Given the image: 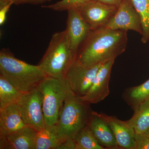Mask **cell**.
Wrapping results in <instances>:
<instances>
[{
    "mask_svg": "<svg viewBox=\"0 0 149 149\" xmlns=\"http://www.w3.org/2000/svg\"><path fill=\"white\" fill-rule=\"evenodd\" d=\"M77 56L70 45L64 30L52 35L45 53L38 65L47 76L64 80Z\"/></svg>",
    "mask_w": 149,
    "mask_h": 149,
    "instance_id": "3957f363",
    "label": "cell"
},
{
    "mask_svg": "<svg viewBox=\"0 0 149 149\" xmlns=\"http://www.w3.org/2000/svg\"><path fill=\"white\" fill-rule=\"evenodd\" d=\"M122 97L134 111L149 100V79L142 85L127 88L123 93Z\"/></svg>",
    "mask_w": 149,
    "mask_h": 149,
    "instance_id": "e0dca14e",
    "label": "cell"
},
{
    "mask_svg": "<svg viewBox=\"0 0 149 149\" xmlns=\"http://www.w3.org/2000/svg\"><path fill=\"white\" fill-rule=\"evenodd\" d=\"M93 0H61L49 5H42L43 8H47L54 11L61 12L72 8H77Z\"/></svg>",
    "mask_w": 149,
    "mask_h": 149,
    "instance_id": "7402d4cb",
    "label": "cell"
},
{
    "mask_svg": "<svg viewBox=\"0 0 149 149\" xmlns=\"http://www.w3.org/2000/svg\"><path fill=\"white\" fill-rule=\"evenodd\" d=\"M76 149H104L100 145L89 126L79 132L74 139Z\"/></svg>",
    "mask_w": 149,
    "mask_h": 149,
    "instance_id": "ffe728a7",
    "label": "cell"
},
{
    "mask_svg": "<svg viewBox=\"0 0 149 149\" xmlns=\"http://www.w3.org/2000/svg\"><path fill=\"white\" fill-rule=\"evenodd\" d=\"M64 140L59 136L56 125H46L43 129L37 131L35 149H58Z\"/></svg>",
    "mask_w": 149,
    "mask_h": 149,
    "instance_id": "2e32d148",
    "label": "cell"
},
{
    "mask_svg": "<svg viewBox=\"0 0 149 149\" xmlns=\"http://www.w3.org/2000/svg\"><path fill=\"white\" fill-rule=\"evenodd\" d=\"M117 8L93 0L77 8L92 30H94L106 27Z\"/></svg>",
    "mask_w": 149,
    "mask_h": 149,
    "instance_id": "9c48e42d",
    "label": "cell"
},
{
    "mask_svg": "<svg viewBox=\"0 0 149 149\" xmlns=\"http://www.w3.org/2000/svg\"><path fill=\"white\" fill-rule=\"evenodd\" d=\"M91 104L69 91L56 124L62 139L74 140L79 132L88 126L93 111Z\"/></svg>",
    "mask_w": 149,
    "mask_h": 149,
    "instance_id": "277c9868",
    "label": "cell"
},
{
    "mask_svg": "<svg viewBox=\"0 0 149 149\" xmlns=\"http://www.w3.org/2000/svg\"><path fill=\"white\" fill-rule=\"evenodd\" d=\"M96 115L108 124L112 130L120 149H135V132L126 122L116 117L95 111Z\"/></svg>",
    "mask_w": 149,
    "mask_h": 149,
    "instance_id": "7c38bea8",
    "label": "cell"
},
{
    "mask_svg": "<svg viewBox=\"0 0 149 149\" xmlns=\"http://www.w3.org/2000/svg\"><path fill=\"white\" fill-rule=\"evenodd\" d=\"M52 0H0V3L12 2L13 5H19L22 4H30L39 5L46 3L51 2Z\"/></svg>",
    "mask_w": 149,
    "mask_h": 149,
    "instance_id": "cb8c5ba5",
    "label": "cell"
},
{
    "mask_svg": "<svg viewBox=\"0 0 149 149\" xmlns=\"http://www.w3.org/2000/svg\"><path fill=\"white\" fill-rule=\"evenodd\" d=\"M109 5L118 7L124 0H97Z\"/></svg>",
    "mask_w": 149,
    "mask_h": 149,
    "instance_id": "4316f807",
    "label": "cell"
},
{
    "mask_svg": "<svg viewBox=\"0 0 149 149\" xmlns=\"http://www.w3.org/2000/svg\"><path fill=\"white\" fill-rule=\"evenodd\" d=\"M141 18L143 28L141 41L146 44L149 40V0H131Z\"/></svg>",
    "mask_w": 149,
    "mask_h": 149,
    "instance_id": "44dd1931",
    "label": "cell"
},
{
    "mask_svg": "<svg viewBox=\"0 0 149 149\" xmlns=\"http://www.w3.org/2000/svg\"><path fill=\"white\" fill-rule=\"evenodd\" d=\"M127 32L107 27L92 30L77 52V60L86 67L115 60L125 50Z\"/></svg>",
    "mask_w": 149,
    "mask_h": 149,
    "instance_id": "6da1fadb",
    "label": "cell"
},
{
    "mask_svg": "<svg viewBox=\"0 0 149 149\" xmlns=\"http://www.w3.org/2000/svg\"><path fill=\"white\" fill-rule=\"evenodd\" d=\"M27 126L17 104L0 109V138L8 136Z\"/></svg>",
    "mask_w": 149,
    "mask_h": 149,
    "instance_id": "5bb4252c",
    "label": "cell"
},
{
    "mask_svg": "<svg viewBox=\"0 0 149 149\" xmlns=\"http://www.w3.org/2000/svg\"><path fill=\"white\" fill-rule=\"evenodd\" d=\"M23 94L0 75V109L16 104Z\"/></svg>",
    "mask_w": 149,
    "mask_h": 149,
    "instance_id": "d6986e66",
    "label": "cell"
},
{
    "mask_svg": "<svg viewBox=\"0 0 149 149\" xmlns=\"http://www.w3.org/2000/svg\"><path fill=\"white\" fill-rule=\"evenodd\" d=\"M102 64L86 67L76 59L70 68L64 78L70 91L77 97L85 96L91 88Z\"/></svg>",
    "mask_w": 149,
    "mask_h": 149,
    "instance_id": "52a82bcc",
    "label": "cell"
},
{
    "mask_svg": "<svg viewBox=\"0 0 149 149\" xmlns=\"http://www.w3.org/2000/svg\"><path fill=\"white\" fill-rule=\"evenodd\" d=\"M0 73L23 93L37 87L47 76L38 65L29 64L17 58L6 48L0 52Z\"/></svg>",
    "mask_w": 149,
    "mask_h": 149,
    "instance_id": "7a4b0ae2",
    "label": "cell"
},
{
    "mask_svg": "<svg viewBox=\"0 0 149 149\" xmlns=\"http://www.w3.org/2000/svg\"><path fill=\"white\" fill-rule=\"evenodd\" d=\"M38 87L42 94L43 113L46 125H55L69 93V88L64 80L48 76Z\"/></svg>",
    "mask_w": 149,
    "mask_h": 149,
    "instance_id": "5b68a950",
    "label": "cell"
},
{
    "mask_svg": "<svg viewBox=\"0 0 149 149\" xmlns=\"http://www.w3.org/2000/svg\"><path fill=\"white\" fill-rule=\"evenodd\" d=\"M12 5V2L0 3V25H3L5 22L7 14Z\"/></svg>",
    "mask_w": 149,
    "mask_h": 149,
    "instance_id": "d4e9b609",
    "label": "cell"
},
{
    "mask_svg": "<svg viewBox=\"0 0 149 149\" xmlns=\"http://www.w3.org/2000/svg\"><path fill=\"white\" fill-rule=\"evenodd\" d=\"M126 122L136 133L149 130V100L141 104L134 110L133 116Z\"/></svg>",
    "mask_w": 149,
    "mask_h": 149,
    "instance_id": "ac0fdd59",
    "label": "cell"
},
{
    "mask_svg": "<svg viewBox=\"0 0 149 149\" xmlns=\"http://www.w3.org/2000/svg\"><path fill=\"white\" fill-rule=\"evenodd\" d=\"M37 130L27 126L0 138V149H35Z\"/></svg>",
    "mask_w": 149,
    "mask_h": 149,
    "instance_id": "4fadbf2b",
    "label": "cell"
},
{
    "mask_svg": "<svg viewBox=\"0 0 149 149\" xmlns=\"http://www.w3.org/2000/svg\"><path fill=\"white\" fill-rule=\"evenodd\" d=\"M67 11V37L71 49L77 54L92 30L77 8L69 9Z\"/></svg>",
    "mask_w": 149,
    "mask_h": 149,
    "instance_id": "30bf717a",
    "label": "cell"
},
{
    "mask_svg": "<svg viewBox=\"0 0 149 149\" xmlns=\"http://www.w3.org/2000/svg\"><path fill=\"white\" fill-rule=\"evenodd\" d=\"M58 149H76L74 140L71 139L65 140L60 145Z\"/></svg>",
    "mask_w": 149,
    "mask_h": 149,
    "instance_id": "484cf974",
    "label": "cell"
},
{
    "mask_svg": "<svg viewBox=\"0 0 149 149\" xmlns=\"http://www.w3.org/2000/svg\"><path fill=\"white\" fill-rule=\"evenodd\" d=\"M135 149H149V130L141 133H135Z\"/></svg>",
    "mask_w": 149,
    "mask_h": 149,
    "instance_id": "603a6c76",
    "label": "cell"
},
{
    "mask_svg": "<svg viewBox=\"0 0 149 149\" xmlns=\"http://www.w3.org/2000/svg\"><path fill=\"white\" fill-rule=\"evenodd\" d=\"M88 126L99 143L105 149H120L111 128L94 111Z\"/></svg>",
    "mask_w": 149,
    "mask_h": 149,
    "instance_id": "9a60e30c",
    "label": "cell"
},
{
    "mask_svg": "<svg viewBox=\"0 0 149 149\" xmlns=\"http://www.w3.org/2000/svg\"><path fill=\"white\" fill-rule=\"evenodd\" d=\"M114 60L103 63L96 74L91 88L83 97V100L91 104H97L109 95V82Z\"/></svg>",
    "mask_w": 149,
    "mask_h": 149,
    "instance_id": "8fae6325",
    "label": "cell"
},
{
    "mask_svg": "<svg viewBox=\"0 0 149 149\" xmlns=\"http://www.w3.org/2000/svg\"><path fill=\"white\" fill-rule=\"evenodd\" d=\"M106 27L113 30H133L143 35L141 18L131 0H124L120 4Z\"/></svg>",
    "mask_w": 149,
    "mask_h": 149,
    "instance_id": "ba28073f",
    "label": "cell"
},
{
    "mask_svg": "<svg viewBox=\"0 0 149 149\" xmlns=\"http://www.w3.org/2000/svg\"><path fill=\"white\" fill-rule=\"evenodd\" d=\"M16 104L21 117L27 126L37 131L45 127L42 94L38 86L24 93Z\"/></svg>",
    "mask_w": 149,
    "mask_h": 149,
    "instance_id": "8992f818",
    "label": "cell"
}]
</instances>
